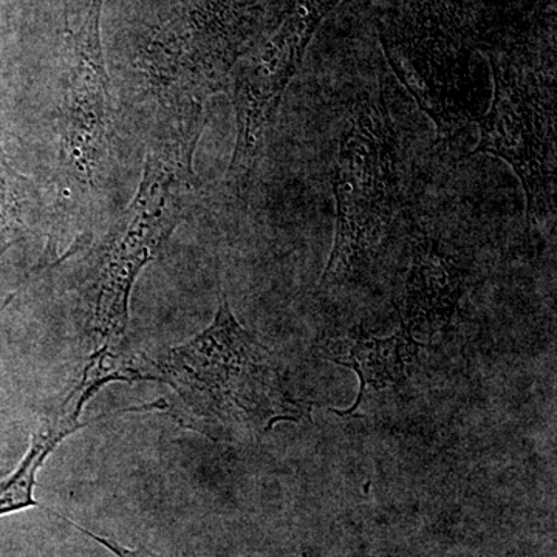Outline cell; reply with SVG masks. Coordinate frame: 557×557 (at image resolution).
<instances>
[{"instance_id": "6da1fadb", "label": "cell", "mask_w": 557, "mask_h": 557, "mask_svg": "<svg viewBox=\"0 0 557 557\" xmlns=\"http://www.w3.org/2000/svg\"><path fill=\"white\" fill-rule=\"evenodd\" d=\"M157 369L177 397L180 423L212 440L259 438L309 410L289 397L273 355L242 327L223 295L214 322L170 348Z\"/></svg>"}, {"instance_id": "7a4b0ae2", "label": "cell", "mask_w": 557, "mask_h": 557, "mask_svg": "<svg viewBox=\"0 0 557 557\" xmlns=\"http://www.w3.org/2000/svg\"><path fill=\"white\" fill-rule=\"evenodd\" d=\"M168 109L137 194L102 244L91 277L90 329L106 343L126 333L139 271L160 255L196 196L194 153L203 127V104Z\"/></svg>"}, {"instance_id": "3957f363", "label": "cell", "mask_w": 557, "mask_h": 557, "mask_svg": "<svg viewBox=\"0 0 557 557\" xmlns=\"http://www.w3.org/2000/svg\"><path fill=\"white\" fill-rule=\"evenodd\" d=\"M336 236L322 285L364 278L381 258L403 207L397 135L386 104L362 95L339 141Z\"/></svg>"}, {"instance_id": "277c9868", "label": "cell", "mask_w": 557, "mask_h": 557, "mask_svg": "<svg viewBox=\"0 0 557 557\" xmlns=\"http://www.w3.org/2000/svg\"><path fill=\"white\" fill-rule=\"evenodd\" d=\"M102 5L104 0H89L79 25L69 32L57 203L65 222L94 208L112 149V98L100 32Z\"/></svg>"}, {"instance_id": "5b68a950", "label": "cell", "mask_w": 557, "mask_h": 557, "mask_svg": "<svg viewBox=\"0 0 557 557\" xmlns=\"http://www.w3.org/2000/svg\"><path fill=\"white\" fill-rule=\"evenodd\" d=\"M494 98L480 121V141L472 153L508 161L527 196L530 226L555 215V76L509 57H491Z\"/></svg>"}, {"instance_id": "8992f818", "label": "cell", "mask_w": 557, "mask_h": 557, "mask_svg": "<svg viewBox=\"0 0 557 557\" xmlns=\"http://www.w3.org/2000/svg\"><path fill=\"white\" fill-rule=\"evenodd\" d=\"M251 11L233 0L208 2L161 28L146 70L166 108L200 102L223 89L251 28Z\"/></svg>"}, {"instance_id": "52a82bcc", "label": "cell", "mask_w": 557, "mask_h": 557, "mask_svg": "<svg viewBox=\"0 0 557 557\" xmlns=\"http://www.w3.org/2000/svg\"><path fill=\"white\" fill-rule=\"evenodd\" d=\"M338 0H298L278 30L242 62L234 78L237 141L230 180L247 188L262 152L267 129L276 115L289 81L298 72L319 22Z\"/></svg>"}, {"instance_id": "ba28073f", "label": "cell", "mask_w": 557, "mask_h": 557, "mask_svg": "<svg viewBox=\"0 0 557 557\" xmlns=\"http://www.w3.org/2000/svg\"><path fill=\"white\" fill-rule=\"evenodd\" d=\"M330 350L333 361L358 373L361 380L358 399H361L369 388L381 391L401 383L417 357L418 344L409 329L403 325L399 332L388 338L351 332L346 339L336 341Z\"/></svg>"}, {"instance_id": "9c48e42d", "label": "cell", "mask_w": 557, "mask_h": 557, "mask_svg": "<svg viewBox=\"0 0 557 557\" xmlns=\"http://www.w3.org/2000/svg\"><path fill=\"white\" fill-rule=\"evenodd\" d=\"M84 405L86 401H81L72 392L60 409L39 424L33 434L30 449L25 454L20 467L9 478L0 480V516L27 508L47 509L33 496L36 474L61 442L87 426V423L79 420Z\"/></svg>"}, {"instance_id": "30bf717a", "label": "cell", "mask_w": 557, "mask_h": 557, "mask_svg": "<svg viewBox=\"0 0 557 557\" xmlns=\"http://www.w3.org/2000/svg\"><path fill=\"white\" fill-rule=\"evenodd\" d=\"M458 299L457 273L435 242L423 239L413 252L408 282L410 318H449Z\"/></svg>"}, {"instance_id": "8fae6325", "label": "cell", "mask_w": 557, "mask_h": 557, "mask_svg": "<svg viewBox=\"0 0 557 557\" xmlns=\"http://www.w3.org/2000/svg\"><path fill=\"white\" fill-rule=\"evenodd\" d=\"M36 205L30 180L14 171L0 150V252L25 236Z\"/></svg>"}, {"instance_id": "7c38bea8", "label": "cell", "mask_w": 557, "mask_h": 557, "mask_svg": "<svg viewBox=\"0 0 557 557\" xmlns=\"http://www.w3.org/2000/svg\"><path fill=\"white\" fill-rule=\"evenodd\" d=\"M58 518L64 520V522L70 523V525L75 527L76 530L83 531L84 534H87V536L94 539V541H97L98 544L104 545V547L108 548L109 552H112L113 555H115L116 557H156L153 555H150L149 552H146V549H132L123 547V545L119 544V542L116 541H113V539L98 536V534L91 533V531L78 525V523L72 522V520L64 518V516L58 515Z\"/></svg>"}]
</instances>
